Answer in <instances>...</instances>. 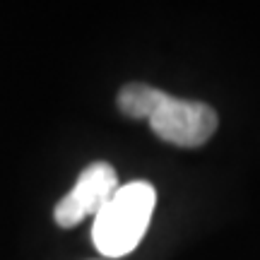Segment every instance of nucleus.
<instances>
[{"label":"nucleus","instance_id":"nucleus-1","mask_svg":"<svg viewBox=\"0 0 260 260\" xmlns=\"http://www.w3.org/2000/svg\"><path fill=\"white\" fill-rule=\"evenodd\" d=\"M157 190L147 181H133L116 190L102 212L94 217L92 239L104 258H123L142 241L154 212Z\"/></svg>","mask_w":260,"mask_h":260},{"label":"nucleus","instance_id":"nucleus-2","mask_svg":"<svg viewBox=\"0 0 260 260\" xmlns=\"http://www.w3.org/2000/svg\"><path fill=\"white\" fill-rule=\"evenodd\" d=\"M154 135L176 147H200L217 130V113L203 102L178 99L159 92L147 116Z\"/></svg>","mask_w":260,"mask_h":260},{"label":"nucleus","instance_id":"nucleus-3","mask_svg":"<svg viewBox=\"0 0 260 260\" xmlns=\"http://www.w3.org/2000/svg\"><path fill=\"white\" fill-rule=\"evenodd\" d=\"M118 188L121 183L116 169L106 161H94L77 176L73 190L60 198V203L53 210V219L63 229L77 226L87 217H96L102 212Z\"/></svg>","mask_w":260,"mask_h":260},{"label":"nucleus","instance_id":"nucleus-4","mask_svg":"<svg viewBox=\"0 0 260 260\" xmlns=\"http://www.w3.org/2000/svg\"><path fill=\"white\" fill-rule=\"evenodd\" d=\"M161 89L149 84H125L118 92V109L130 118H147Z\"/></svg>","mask_w":260,"mask_h":260}]
</instances>
